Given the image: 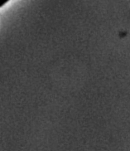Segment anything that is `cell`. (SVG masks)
I'll return each mask as SVG.
<instances>
[{
  "label": "cell",
  "mask_w": 130,
  "mask_h": 151,
  "mask_svg": "<svg viewBox=\"0 0 130 151\" xmlns=\"http://www.w3.org/2000/svg\"><path fill=\"white\" fill-rule=\"evenodd\" d=\"M9 1V0H0V8L3 7V6H4L6 3H8Z\"/></svg>",
  "instance_id": "6da1fadb"
}]
</instances>
